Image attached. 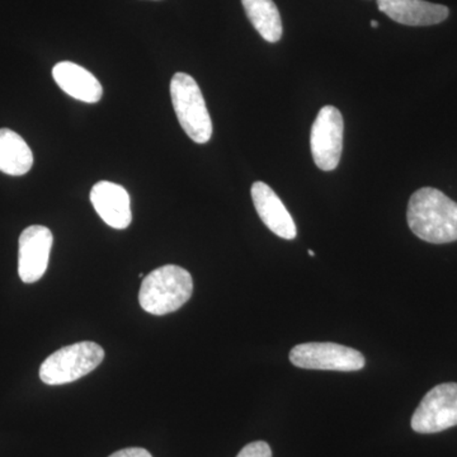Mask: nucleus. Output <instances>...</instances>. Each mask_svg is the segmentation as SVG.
I'll return each instance as SVG.
<instances>
[{
    "mask_svg": "<svg viewBox=\"0 0 457 457\" xmlns=\"http://www.w3.org/2000/svg\"><path fill=\"white\" fill-rule=\"evenodd\" d=\"M408 224L414 236L432 245L457 240V204L438 189L425 187L411 195Z\"/></svg>",
    "mask_w": 457,
    "mask_h": 457,
    "instance_id": "nucleus-1",
    "label": "nucleus"
},
{
    "mask_svg": "<svg viewBox=\"0 0 457 457\" xmlns=\"http://www.w3.org/2000/svg\"><path fill=\"white\" fill-rule=\"evenodd\" d=\"M194 293L187 270L174 264L159 267L144 278L139 293L141 308L152 315H165L182 308Z\"/></svg>",
    "mask_w": 457,
    "mask_h": 457,
    "instance_id": "nucleus-2",
    "label": "nucleus"
},
{
    "mask_svg": "<svg viewBox=\"0 0 457 457\" xmlns=\"http://www.w3.org/2000/svg\"><path fill=\"white\" fill-rule=\"evenodd\" d=\"M170 97L180 128L196 144L212 137V121L196 80L191 75L176 73L170 80Z\"/></svg>",
    "mask_w": 457,
    "mask_h": 457,
    "instance_id": "nucleus-3",
    "label": "nucleus"
},
{
    "mask_svg": "<svg viewBox=\"0 0 457 457\" xmlns=\"http://www.w3.org/2000/svg\"><path fill=\"white\" fill-rule=\"evenodd\" d=\"M104 351L95 342H79L54 352L42 362L40 378L46 385L79 380L101 365Z\"/></svg>",
    "mask_w": 457,
    "mask_h": 457,
    "instance_id": "nucleus-4",
    "label": "nucleus"
},
{
    "mask_svg": "<svg viewBox=\"0 0 457 457\" xmlns=\"http://www.w3.org/2000/svg\"><path fill=\"white\" fill-rule=\"evenodd\" d=\"M294 366L306 370H330L352 372L365 368L366 360L360 351L337 343H303L290 352Z\"/></svg>",
    "mask_w": 457,
    "mask_h": 457,
    "instance_id": "nucleus-5",
    "label": "nucleus"
},
{
    "mask_svg": "<svg viewBox=\"0 0 457 457\" xmlns=\"http://www.w3.org/2000/svg\"><path fill=\"white\" fill-rule=\"evenodd\" d=\"M457 426V384L437 385L426 394L411 417L418 433H437Z\"/></svg>",
    "mask_w": 457,
    "mask_h": 457,
    "instance_id": "nucleus-6",
    "label": "nucleus"
},
{
    "mask_svg": "<svg viewBox=\"0 0 457 457\" xmlns=\"http://www.w3.org/2000/svg\"><path fill=\"white\" fill-rule=\"evenodd\" d=\"M345 122L342 113L333 106L319 111L312 123L311 146L312 159L319 170H335L341 162Z\"/></svg>",
    "mask_w": 457,
    "mask_h": 457,
    "instance_id": "nucleus-7",
    "label": "nucleus"
},
{
    "mask_svg": "<svg viewBox=\"0 0 457 457\" xmlns=\"http://www.w3.org/2000/svg\"><path fill=\"white\" fill-rule=\"evenodd\" d=\"M54 237L49 228L32 225L18 240V273L25 284H35L49 266Z\"/></svg>",
    "mask_w": 457,
    "mask_h": 457,
    "instance_id": "nucleus-8",
    "label": "nucleus"
},
{
    "mask_svg": "<svg viewBox=\"0 0 457 457\" xmlns=\"http://www.w3.org/2000/svg\"><path fill=\"white\" fill-rule=\"evenodd\" d=\"M90 203L108 227L123 230L132 221L130 195L122 186L101 180L90 191Z\"/></svg>",
    "mask_w": 457,
    "mask_h": 457,
    "instance_id": "nucleus-9",
    "label": "nucleus"
},
{
    "mask_svg": "<svg viewBox=\"0 0 457 457\" xmlns=\"http://www.w3.org/2000/svg\"><path fill=\"white\" fill-rule=\"evenodd\" d=\"M252 200L263 224L276 236L293 240L297 236L293 216L286 209L276 192L264 182L252 186Z\"/></svg>",
    "mask_w": 457,
    "mask_h": 457,
    "instance_id": "nucleus-10",
    "label": "nucleus"
},
{
    "mask_svg": "<svg viewBox=\"0 0 457 457\" xmlns=\"http://www.w3.org/2000/svg\"><path fill=\"white\" fill-rule=\"evenodd\" d=\"M380 12L400 25L432 26L449 17V8L425 0H378Z\"/></svg>",
    "mask_w": 457,
    "mask_h": 457,
    "instance_id": "nucleus-11",
    "label": "nucleus"
},
{
    "mask_svg": "<svg viewBox=\"0 0 457 457\" xmlns=\"http://www.w3.org/2000/svg\"><path fill=\"white\" fill-rule=\"evenodd\" d=\"M53 77L66 95L78 101L97 104L104 96V88L97 78L75 62H59L54 66Z\"/></svg>",
    "mask_w": 457,
    "mask_h": 457,
    "instance_id": "nucleus-12",
    "label": "nucleus"
},
{
    "mask_svg": "<svg viewBox=\"0 0 457 457\" xmlns=\"http://www.w3.org/2000/svg\"><path fill=\"white\" fill-rule=\"evenodd\" d=\"M32 165V150L23 137L9 129H0V171L9 176H25Z\"/></svg>",
    "mask_w": 457,
    "mask_h": 457,
    "instance_id": "nucleus-13",
    "label": "nucleus"
},
{
    "mask_svg": "<svg viewBox=\"0 0 457 457\" xmlns=\"http://www.w3.org/2000/svg\"><path fill=\"white\" fill-rule=\"evenodd\" d=\"M243 7L252 26L262 37L270 44L278 42L282 37V21L273 0H242Z\"/></svg>",
    "mask_w": 457,
    "mask_h": 457,
    "instance_id": "nucleus-14",
    "label": "nucleus"
},
{
    "mask_svg": "<svg viewBox=\"0 0 457 457\" xmlns=\"http://www.w3.org/2000/svg\"><path fill=\"white\" fill-rule=\"evenodd\" d=\"M237 457H272V450L267 442L255 441L243 447Z\"/></svg>",
    "mask_w": 457,
    "mask_h": 457,
    "instance_id": "nucleus-15",
    "label": "nucleus"
},
{
    "mask_svg": "<svg viewBox=\"0 0 457 457\" xmlns=\"http://www.w3.org/2000/svg\"><path fill=\"white\" fill-rule=\"evenodd\" d=\"M108 457H153L152 453L145 449L141 447H129V449H123L117 451L112 455Z\"/></svg>",
    "mask_w": 457,
    "mask_h": 457,
    "instance_id": "nucleus-16",
    "label": "nucleus"
},
{
    "mask_svg": "<svg viewBox=\"0 0 457 457\" xmlns=\"http://www.w3.org/2000/svg\"><path fill=\"white\" fill-rule=\"evenodd\" d=\"M371 26L374 27V29H378V21H371Z\"/></svg>",
    "mask_w": 457,
    "mask_h": 457,
    "instance_id": "nucleus-17",
    "label": "nucleus"
},
{
    "mask_svg": "<svg viewBox=\"0 0 457 457\" xmlns=\"http://www.w3.org/2000/svg\"><path fill=\"white\" fill-rule=\"evenodd\" d=\"M309 255H311V257H314L315 253L312 251H309Z\"/></svg>",
    "mask_w": 457,
    "mask_h": 457,
    "instance_id": "nucleus-18",
    "label": "nucleus"
}]
</instances>
